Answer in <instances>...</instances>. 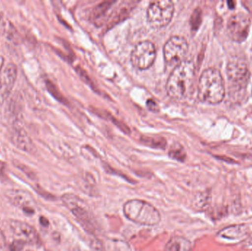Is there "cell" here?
<instances>
[{
	"instance_id": "ba28073f",
	"label": "cell",
	"mask_w": 252,
	"mask_h": 251,
	"mask_svg": "<svg viewBox=\"0 0 252 251\" xmlns=\"http://www.w3.org/2000/svg\"><path fill=\"white\" fill-rule=\"evenodd\" d=\"M156 47L149 41H142L135 46L130 55V61L136 69L145 70L152 66L155 61Z\"/></svg>"
},
{
	"instance_id": "8fae6325",
	"label": "cell",
	"mask_w": 252,
	"mask_h": 251,
	"mask_svg": "<svg viewBox=\"0 0 252 251\" xmlns=\"http://www.w3.org/2000/svg\"><path fill=\"white\" fill-rule=\"evenodd\" d=\"M17 78V67L14 63L7 65L0 75V102L10 95Z\"/></svg>"
},
{
	"instance_id": "6da1fadb",
	"label": "cell",
	"mask_w": 252,
	"mask_h": 251,
	"mask_svg": "<svg viewBox=\"0 0 252 251\" xmlns=\"http://www.w3.org/2000/svg\"><path fill=\"white\" fill-rule=\"evenodd\" d=\"M195 81V66L189 60H184L175 66L167 80V94L177 101L186 100L193 88Z\"/></svg>"
},
{
	"instance_id": "8992f818",
	"label": "cell",
	"mask_w": 252,
	"mask_h": 251,
	"mask_svg": "<svg viewBox=\"0 0 252 251\" xmlns=\"http://www.w3.org/2000/svg\"><path fill=\"white\" fill-rule=\"evenodd\" d=\"M174 10V4L172 1H152L147 10L148 25L155 29L167 26L173 18Z\"/></svg>"
},
{
	"instance_id": "ac0fdd59",
	"label": "cell",
	"mask_w": 252,
	"mask_h": 251,
	"mask_svg": "<svg viewBox=\"0 0 252 251\" xmlns=\"http://www.w3.org/2000/svg\"><path fill=\"white\" fill-rule=\"evenodd\" d=\"M210 194L208 192L200 193L198 196L195 197V205L196 207L200 209H204L207 207L210 203Z\"/></svg>"
},
{
	"instance_id": "cb8c5ba5",
	"label": "cell",
	"mask_w": 252,
	"mask_h": 251,
	"mask_svg": "<svg viewBox=\"0 0 252 251\" xmlns=\"http://www.w3.org/2000/svg\"><path fill=\"white\" fill-rule=\"evenodd\" d=\"M4 57L2 56H0V72H1V69H2L3 65H4Z\"/></svg>"
},
{
	"instance_id": "ffe728a7",
	"label": "cell",
	"mask_w": 252,
	"mask_h": 251,
	"mask_svg": "<svg viewBox=\"0 0 252 251\" xmlns=\"http://www.w3.org/2000/svg\"><path fill=\"white\" fill-rule=\"evenodd\" d=\"M81 185H82L83 190L84 193H87V192L93 191V188L96 187L95 181L93 177L87 175L85 178V181L84 183H80Z\"/></svg>"
},
{
	"instance_id": "30bf717a",
	"label": "cell",
	"mask_w": 252,
	"mask_h": 251,
	"mask_svg": "<svg viewBox=\"0 0 252 251\" xmlns=\"http://www.w3.org/2000/svg\"><path fill=\"white\" fill-rule=\"evenodd\" d=\"M10 230L19 240L31 244L39 243V237L35 228L20 221H11L9 223Z\"/></svg>"
},
{
	"instance_id": "603a6c76",
	"label": "cell",
	"mask_w": 252,
	"mask_h": 251,
	"mask_svg": "<svg viewBox=\"0 0 252 251\" xmlns=\"http://www.w3.org/2000/svg\"><path fill=\"white\" fill-rule=\"evenodd\" d=\"M40 223L44 225V226H47V225H49L48 221H47L45 218H44V217H41V218H40Z\"/></svg>"
},
{
	"instance_id": "52a82bcc",
	"label": "cell",
	"mask_w": 252,
	"mask_h": 251,
	"mask_svg": "<svg viewBox=\"0 0 252 251\" xmlns=\"http://www.w3.org/2000/svg\"><path fill=\"white\" fill-rule=\"evenodd\" d=\"M187 40L182 36L175 35L167 40L164 46V61L169 66H177L184 61L188 52Z\"/></svg>"
},
{
	"instance_id": "5bb4252c",
	"label": "cell",
	"mask_w": 252,
	"mask_h": 251,
	"mask_svg": "<svg viewBox=\"0 0 252 251\" xmlns=\"http://www.w3.org/2000/svg\"><path fill=\"white\" fill-rule=\"evenodd\" d=\"M23 97L20 93L15 92L7 103V116L12 122H18L23 117Z\"/></svg>"
},
{
	"instance_id": "7a4b0ae2",
	"label": "cell",
	"mask_w": 252,
	"mask_h": 251,
	"mask_svg": "<svg viewBox=\"0 0 252 251\" xmlns=\"http://www.w3.org/2000/svg\"><path fill=\"white\" fill-rule=\"evenodd\" d=\"M226 88L220 71L215 68L205 69L200 77L198 85V97L207 104L216 105L224 98Z\"/></svg>"
},
{
	"instance_id": "277c9868",
	"label": "cell",
	"mask_w": 252,
	"mask_h": 251,
	"mask_svg": "<svg viewBox=\"0 0 252 251\" xmlns=\"http://www.w3.org/2000/svg\"><path fill=\"white\" fill-rule=\"evenodd\" d=\"M229 91L231 96L235 97L237 94H242L248 85L250 72L248 66L241 59H231L226 68Z\"/></svg>"
},
{
	"instance_id": "44dd1931",
	"label": "cell",
	"mask_w": 252,
	"mask_h": 251,
	"mask_svg": "<svg viewBox=\"0 0 252 251\" xmlns=\"http://www.w3.org/2000/svg\"><path fill=\"white\" fill-rule=\"evenodd\" d=\"M201 10L200 8L196 9L194 11L191 18V25H192V29L197 30L198 27L201 25Z\"/></svg>"
},
{
	"instance_id": "9a60e30c",
	"label": "cell",
	"mask_w": 252,
	"mask_h": 251,
	"mask_svg": "<svg viewBox=\"0 0 252 251\" xmlns=\"http://www.w3.org/2000/svg\"><path fill=\"white\" fill-rule=\"evenodd\" d=\"M248 234V228L244 225H234L220 230L217 235L228 240H241Z\"/></svg>"
},
{
	"instance_id": "4fadbf2b",
	"label": "cell",
	"mask_w": 252,
	"mask_h": 251,
	"mask_svg": "<svg viewBox=\"0 0 252 251\" xmlns=\"http://www.w3.org/2000/svg\"><path fill=\"white\" fill-rule=\"evenodd\" d=\"M10 141L19 150L28 153L35 152V145L26 131L19 127L12 128L10 134Z\"/></svg>"
},
{
	"instance_id": "9c48e42d",
	"label": "cell",
	"mask_w": 252,
	"mask_h": 251,
	"mask_svg": "<svg viewBox=\"0 0 252 251\" xmlns=\"http://www.w3.org/2000/svg\"><path fill=\"white\" fill-rule=\"evenodd\" d=\"M251 25V19L247 15L243 13L232 15L226 25L228 35L235 42H244L250 34Z\"/></svg>"
},
{
	"instance_id": "5b68a950",
	"label": "cell",
	"mask_w": 252,
	"mask_h": 251,
	"mask_svg": "<svg viewBox=\"0 0 252 251\" xmlns=\"http://www.w3.org/2000/svg\"><path fill=\"white\" fill-rule=\"evenodd\" d=\"M62 200L66 208L80 223L83 228L90 234L95 231L91 211L87 203L78 196L72 193H66L62 197Z\"/></svg>"
},
{
	"instance_id": "d6986e66",
	"label": "cell",
	"mask_w": 252,
	"mask_h": 251,
	"mask_svg": "<svg viewBox=\"0 0 252 251\" xmlns=\"http://www.w3.org/2000/svg\"><path fill=\"white\" fill-rule=\"evenodd\" d=\"M108 245L109 251H130L128 245L123 241L114 240Z\"/></svg>"
},
{
	"instance_id": "7c38bea8",
	"label": "cell",
	"mask_w": 252,
	"mask_h": 251,
	"mask_svg": "<svg viewBox=\"0 0 252 251\" xmlns=\"http://www.w3.org/2000/svg\"><path fill=\"white\" fill-rule=\"evenodd\" d=\"M6 197L17 207L28 214H33V202L32 197L26 192L19 190H8L5 193Z\"/></svg>"
},
{
	"instance_id": "d4e9b609",
	"label": "cell",
	"mask_w": 252,
	"mask_h": 251,
	"mask_svg": "<svg viewBox=\"0 0 252 251\" xmlns=\"http://www.w3.org/2000/svg\"><path fill=\"white\" fill-rule=\"evenodd\" d=\"M227 3H228V5H229V8L233 9L234 7H235V2H234V1H228Z\"/></svg>"
},
{
	"instance_id": "e0dca14e",
	"label": "cell",
	"mask_w": 252,
	"mask_h": 251,
	"mask_svg": "<svg viewBox=\"0 0 252 251\" xmlns=\"http://www.w3.org/2000/svg\"><path fill=\"white\" fill-rule=\"evenodd\" d=\"M169 156L175 160L179 162H184L186 159V152L184 150L182 146L179 145L176 147H172L171 150L169 152Z\"/></svg>"
},
{
	"instance_id": "3957f363",
	"label": "cell",
	"mask_w": 252,
	"mask_h": 251,
	"mask_svg": "<svg viewBox=\"0 0 252 251\" xmlns=\"http://www.w3.org/2000/svg\"><path fill=\"white\" fill-rule=\"evenodd\" d=\"M124 213L127 219L139 225L154 226L161 221L159 212L153 205L138 199L126 202Z\"/></svg>"
},
{
	"instance_id": "7402d4cb",
	"label": "cell",
	"mask_w": 252,
	"mask_h": 251,
	"mask_svg": "<svg viewBox=\"0 0 252 251\" xmlns=\"http://www.w3.org/2000/svg\"><path fill=\"white\" fill-rule=\"evenodd\" d=\"M25 242L21 241V240H16L13 242L10 246V251H21L23 249Z\"/></svg>"
},
{
	"instance_id": "484cf974",
	"label": "cell",
	"mask_w": 252,
	"mask_h": 251,
	"mask_svg": "<svg viewBox=\"0 0 252 251\" xmlns=\"http://www.w3.org/2000/svg\"></svg>"
},
{
	"instance_id": "2e32d148",
	"label": "cell",
	"mask_w": 252,
	"mask_h": 251,
	"mask_svg": "<svg viewBox=\"0 0 252 251\" xmlns=\"http://www.w3.org/2000/svg\"><path fill=\"white\" fill-rule=\"evenodd\" d=\"M192 244L188 239L180 236L172 237L164 248V251H190Z\"/></svg>"
}]
</instances>
